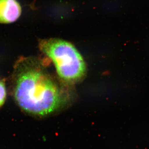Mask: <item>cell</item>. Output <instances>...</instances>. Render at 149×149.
<instances>
[{
	"instance_id": "obj_3",
	"label": "cell",
	"mask_w": 149,
	"mask_h": 149,
	"mask_svg": "<svg viewBox=\"0 0 149 149\" xmlns=\"http://www.w3.org/2000/svg\"><path fill=\"white\" fill-rule=\"evenodd\" d=\"M22 9L16 0H0V23H10L18 19Z\"/></svg>"
},
{
	"instance_id": "obj_4",
	"label": "cell",
	"mask_w": 149,
	"mask_h": 149,
	"mask_svg": "<svg viewBox=\"0 0 149 149\" xmlns=\"http://www.w3.org/2000/svg\"><path fill=\"white\" fill-rule=\"evenodd\" d=\"M6 98V90L5 82L0 80V107L2 106Z\"/></svg>"
},
{
	"instance_id": "obj_2",
	"label": "cell",
	"mask_w": 149,
	"mask_h": 149,
	"mask_svg": "<svg viewBox=\"0 0 149 149\" xmlns=\"http://www.w3.org/2000/svg\"><path fill=\"white\" fill-rule=\"evenodd\" d=\"M39 47L53 61L59 76L64 81L74 83L85 76V61L71 43L58 38H49L40 40Z\"/></svg>"
},
{
	"instance_id": "obj_1",
	"label": "cell",
	"mask_w": 149,
	"mask_h": 149,
	"mask_svg": "<svg viewBox=\"0 0 149 149\" xmlns=\"http://www.w3.org/2000/svg\"><path fill=\"white\" fill-rule=\"evenodd\" d=\"M13 76L15 100L27 113L47 116L58 110L63 104L59 87L37 59H19L15 65Z\"/></svg>"
}]
</instances>
